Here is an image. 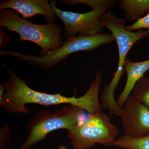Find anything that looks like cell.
Listing matches in <instances>:
<instances>
[{"mask_svg":"<svg viewBox=\"0 0 149 149\" xmlns=\"http://www.w3.org/2000/svg\"><path fill=\"white\" fill-rule=\"evenodd\" d=\"M0 26L17 33L19 35L18 41H29L39 46L41 56L60 48L64 42L62 30L58 24H34L9 9L1 10Z\"/></svg>","mask_w":149,"mask_h":149,"instance_id":"cell-2","label":"cell"},{"mask_svg":"<svg viewBox=\"0 0 149 149\" xmlns=\"http://www.w3.org/2000/svg\"><path fill=\"white\" fill-rule=\"evenodd\" d=\"M6 89L4 84H0V105L2 107L4 106V95L5 93Z\"/></svg>","mask_w":149,"mask_h":149,"instance_id":"cell-18","label":"cell"},{"mask_svg":"<svg viewBox=\"0 0 149 149\" xmlns=\"http://www.w3.org/2000/svg\"><path fill=\"white\" fill-rule=\"evenodd\" d=\"M115 41L111 34L101 33L91 36H77L69 40H64L59 49L45 55L34 56L24 54L15 51H1L3 55H12L19 61H24L43 68H49L55 66L67 58L70 55L81 51L94 50L104 45Z\"/></svg>","mask_w":149,"mask_h":149,"instance_id":"cell-5","label":"cell"},{"mask_svg":"<svg viewBox=\"0 0 149 149\" xmlns=\"http://www.w3.org/2000/svg\"><path fill=\"white\" fill-rule=\"evenodd\" d=\"M61 1L68 6L84 4L89 6L92 9V10H101L107 11L113 8L118 1L116 0H67Z\"/></svg>","mask_w":149,"mask_h":149,"instance_id":"cell-13","label":"cell"},{"mask_svg":"<svg viewBox=\"0 0 149 149\" xmlns=\"http://www.w3.org/2000/svg\"><path fill=\"white\" fill-rule=\"evenodd\" d=\"M1 149H3L8 146L10 139V128L8 125H3L0 130Z\"/></svg>","mask_w":149,"mask_h":149,"instance_id":"cell-16","label":"cell"},{"mask_svg":"<svg viewBox=\"0 0 149 149\" xmlns=\"http://www.w3.org/2000/svg\"><path fill=\"white\" fill-rule=\"evenodd\" d=\"M11 40V39L6 33L5 32L3 27H1L0 29V47L1 48L3 47L6 45Z\"/></svg>","mask_w":149,"mask_h":149,"instance_id":"cell-17","label":"cell"},{"mask_svg":"<svg viewBox=\"0 0 149 149\" xmlns=\"http://www.w3.org/2000/svg\"><path fill=\"white\" fill-rule=\"evenodd\" d=\"M131 95L149 108V77H141L134 86Z\"/></svg>","mask_w":149,"mask_h":149,"instance_id":"cell-14","label":"cell"},{"mask_svg":"<svg viewBox=\"0 0 149 149\" xmlns=\"http://www.w3.org/2000/svg\"><path fill=\"white\" fill-rule=\"evenodd\" d=\"M50 3L57 16L64 24V40L77 36H91L103 33L104 27L101 19L107 11L96 10L77 13L59 9L56 6L55 1H50Z\"/></svg>","mask_w":149,"mask_h":149,"instance_id":"cell-6","label":"cell"},{"mask_svg":"<svg viewBox=\"0 0 149 149\" xmlns=\"http://www.w3.org/2000/svg\"><path fill=\"white\" fill-rule=\"evenodd\" d=\"M126 29L130 31H134L136 30H140L141 29H148V37L149 39V13L145 15L143 18L139 19L133 24L130 25L125 26Z\"/></svg>","mask_w":149,"mask_h":149,"instance_id":"cell-15","label":"cell"},{"mask_svg":"<svg viewBox=\"0 0 149 149\" xmlns=\"http://www.w3.org/2000/svg\"><path fill=\"white\" fill-rule=\"evenodd\" d=\"M9 9L27 18L40 15L45 17L47 23H55L57 15L47 0H9L0 2V10Z\"/></svg>","mask_w":149,"mask_h":149,"instance_id":"cell-9","label":"cell"},{"mask_svg":"<svg viewBox=\"0 0 149 149\" xmlns=\"http://www.w3.org/2000/svg\"><path fill=\"white\" fill-rule=\"evenodd\" d=\"M124 68L127 74V80L123 91L116 100L117 104L121 108L131 94L136 83L149 69V59L144 61L133 62L127 57Z\"/></svg>","mask_w":149,"mask_h":149,"instance_id":"cell-10","label":"cell"},{"mask_svg":"<svg viewBox=\"0 0 149 149\" xmlns=\"http://www.w3.org/2000/svg\"><path fill=\"white\" fill-rule=\"evenodd\" d=\"M58 149H69L68 148H66V147L64 146H61L58 148Z\"/></svg>","mask_w":149,"mask_h":149,"instance_id":"cell-19","label":"cell"},{"mask_svg":"<svg viewBox=\"0 0 149 149\" xmlns=\"http://www.w3.org/2000/svg\"><path fill=\"white\" fill-rule=\"evenodd\" d=\"M119 7L125 11V19L133 23L149 13V0H121Z\"/></svg>","mask_w":149,"mask_h":149,"instance_id":"cell-11","label":"cell"},{"mask_svg":"<svg viewBox=\"0 0 149 149\" xmlns=\"http://www.w3.org/2000/svg\"><path fill=\"white\" fill-rule=\"evenodd\" d=\"M119 132L109 116L102 111L85 115L76 125L68 130L67 137L73 149H89L97 143L110 146Z\"/></svg>","mask_w":149,"mask_h":149,"instance_id":"cell-4","label":"cell"},{"mask_svg":"<svg viewBox=\"0 0 149 149\" xmlns=\"http://www.w3.org/2000/svg\"><path fill=\"white\" fill-rule=\"evenodd\" d=\"M86 112L72 105L65 106L54 112L40 111L26 123L29 135L23 144L16 149H30L55 130H69L81 120Z\"/></svg>","mask_w":149,"mask_h":149,"instance_id":"cell-3","label":"cell"},{"mask_svg":"<svg viewBox=\"0 0 149 149\" xmlns=\"http://www.w3.org/2000/svg\"><path fill=\"white\" fill-rule=\"evenodd\" d=\"M103 149V148H100V149Z\"/></svg>","mask_w":149,"mask_h":149,"instance_id":"cell-20","label":"cell"},{"mask_svg":"<svg viewBox=\"0 0 149 149\" xmlns=\"http://www.w3.org/2000/svg\"><path fill=\"white\" fill-rule=\"evenodd\" d=\"M110 146L125 149H149V135L139 138L124 135L116 139Z\"/></svg>","mask_w":149,"mask_h":149,"instance_id":"cell-12","label":"cell"},{"mask_svg":"<svg viewBox=\"0 0 149 149\" xmlns=\"http://www.w3.org/2000/svg\"><path fill=\"white\" fill-rule=\"evenodd\" d=\"M119 116L124 135L139 138L149 135V108L131 94L125 101Z\"/></svg>","mask_w":149,"mask_h":149,"instance_id":"cell-8","label":"cell"},{"mask_svg":"<svg viewBox=\"0 0 149 149\" xmlns=\"http://www.w3.org/2000/svg\"><path fill=\"white\" fill-rule=\"evenodd\" d=\"M9 78L4 83L6 91L4 95V110L10 113L29 114L30 110L25 107L27 104H36L49 106L62 104L72 105L84 109L89 113L102 111L99 94L101 84L102 73L96 72L89 89L79 97H66L58 94L42 93L29 88L24 80L17 77L8 69Z\"/></svg>","mask_w":149,"mask_h":149,"instance_id":"cell-1","label":"cell"},{"mask_svg":"<svg viewBox=\"0 0 149 149\" xmlns=\"http://www.w3.org/2000/svg\"><path fill=\"white\" fill-rule=\"evenodd\" d=\"M102 24L111 32L117 43L118 50V64L112 80L119 83L125 72L124 63L128 52L139 40L148 36V31L139 30L137 32L128 31L125 28V22L118 18L110 10L102 17Z\"/></svg>","mask_w":149,"mask_h":149,"instance_id":"cell-7","label":"cell"}]
</instances>
